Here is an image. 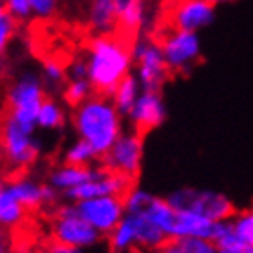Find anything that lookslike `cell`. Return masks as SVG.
I'll list each match as a JSON object with an SVG mask.
<instances>
[{
	"label": "cell",
	"instance_id": "8fae6325",
	"mask_svg": "<svg viewBox=\"0 0 253 253\" xmlns=\"http://www.w3.org/2000/svg\"><path fill=\"white\" fill-rule=\"evenodd\" d=\"M219 222L211 221L208 217L194 213L188 210H175L174 224L170 235H183V237H201L213 241Z\"/></svg>",
	"mask_w": 253,
	"mask_h": 253
},
{
	"label": "cell",
	"instance_id": "3957f363",
	"mask_svg": "<svg viewBox=\"0 0 253 253\" xmlns=\"http://www.w3.org/2000/svg\"><path fill=\"white\" fill-rule=\"evenodd\" d=\"M148 38L161 49L172 74L185 73L199 60V40L194 31L154 26Z\"/></svg>",
	"mask_w": 253,
	"mask_h": 253
},
{
	"label": "cell",
	"instance_id": "d4e9b609",
	"mask_svg": "<svg viewBox=\"0 0 253 253\" xmlns=\"http://www.w3.org/2000/svg\"><path fill=\"white\" fill-rule=\"evenodd\" d=\"M206 2H210V4H221V2H233V0H206Z\"/></svg>",
	"mask_w": 253,
	"mask_h": 253
},
{
	"label": "cell",
	"instance_id": "484cf974",
	"mask_svg": "<svg viewBox=\"0 0 253 253\" xmlns=\"http://www.w3.org/2000/svg\"><path fill=\"white\" fill-rule=\"evenodd\" d=\"M219 253H228V252H222V250H219Z\"/></svg>",
	"mask_w": 253,
	"mask_h": 253
},
{
	"label": "cell",
	"instance_id": "7402d4cb",
	"mask_svg": "<svg viewBox=\"0 0 253 253\" xmlns=\"http://www.w3.org/2000/svg\"><path fill=\"white\" fill-rule=\"evenodd\" d=\"M4 2H5V9H7V13L15 16L20 24L26 20V18H29V15L33 13L29 0H4Z\"/></svg>",
	"mask_w": 253,
	"mask_h": 253
},
{
	"label": "cell",
	"instance_id": "9c48e42d",
	"mask_svg": "<svg viewBox=\"0 0 253 253\" xmlns=\"http://www.w3.org/2000/svg\"><path fill=\"white\" fill-rule=\"evenodd\" d=\"M125 210V205L114 195H103L94 199H85L78 205L80 217L92 224L101 232H112L120 224L122 211Z\"/></svg>",
	"mask_w": 253,
	"mask_h": 253
},
{
	"label": "cell",
	"instance_id": "5b68a950",
	"mask_svg": "<svg viewBox=\"0 0 253 253\" xmlns=\"http://www.w3.org/2000/svg\"><path fill=\"white\" fill-rule=\"evenodd\" d=\"M45 90L35 76H26L18 84L9 87L2 105L5 111L11 112L26 130L33 132V125L38 122V112L45 98Z\"/></svg>",
	"mask_w": 253,
	"mask_h": 253
},
{
	"label": "cell",
	"instance_id": "cb8c5ba5",
	"mask_svg": "<svg viewBox=\"0 0 253 253\" xmlns=\"http://www.w3.org/2000/svg\"><path fill=\"white\" fill-rule=\"evenodd\" d=\"M7 246H9V237H0V253H5Z\"/></svg>",
	"mask_w": 253,
	"mask_h": 253
},
{
	"label": "cell",
	"instance_id": "44dd1931",
	"mask_svg": "<svg viewBox=\"0 0 253 253\" xmlns=\"http://www.w3.org/2000/svg\"><path fill=\"white\" fill-rule=\"evenodd\" d=\"M235 233L243 239L244 243L253 246V211H244L239 213L235 222H233Z\"/></svg>",
	"mask_w": 253,
	"mask_h": 253
},
{
	"label": "cell",
	"instance_id": "6da1fadb",
	"mask_svg": "<svg viewBox=\"0 0 253 253\" xmlns=\"http://www.w3.org/2000/svg\"><path fill=\"white\" fill-rule=\"evenodd\" d=\"M139 40L120 31L96 35L87 40L90 94L112 96L118 84L128 74V65Z\"/></svg>",
	"mask_w": 253,
	"mask_h": 253
},
{
	"label": "cell",
	"instance_id": "ffe728a7",
	"mask_svg": "<svg viewBox=\"0 0 253 253\" xmlns=\"http://www.w3.org/2000/svg\"><path fill=\"white\" fill-rule=\"evenodd\" d=\"M18 27H20V22L16 20L13 15L4 13V15L0 16V56L4 54L7 43H9L11 38L15 37V33L18 31Z\"/></svg>",
	"mask_w": 253,
	"mask_h": 253
},
{
	"label": "cell",
	"instance_id": "603a6c76",
	"mask_svg": "<svg viewBox=\"0 0 253 253\" xmlns=\"http://www.w3.org/2000/svg\"><path fill=\"white\" fill-rule=\"evenodd\" d=\"M31 4L33 13L38 16V18H49L56 13L60 5V0H29Z\"/></svg>",
	"mask_w": 253,
	"mask_h": 253
},
{
	"label": "cell",
	"instance_id": "7a4b0ae2",
	"mask_svg": "<svg viewBox=\"0 0 253 253\" xmlns=\"http://www.w3.org/2000/svg\"><path fill=\"white\" fill-rule=\"evenodd\" d=\"M73 122L82 139L92 145L101 158L120 139V116L112 96L89 94V98L74 109Z\"/></svg>",
	"mask_w": 253,
	"mask_h": 253
},
{
	"label": "cell",
	"instance_id": "d6986e66",
	"mask_svg": "<svg viewBox=\"0 0 253 253\" xmlns=\"http://www.w3.org/2000/svg\"><path fill=\"white\" fill-rule=\"evenodd\" d=\"M92 158L98 159V154L94 152V148H92L90 143L82 139V141L76 143V145L67 152L65 165H73V167H89V161Z\"/></svg>",
	"mask_w": 253,
	"mask_h": 253
},
{
	"label": "cell",
	"instance_id": "9a60e30c",
	"mask_svg": "<svg viewBox=\"0 0 253 253\" xmlns=\"http://www.w3.org/2000/svg\"><path fill=\"white\" fill-rule=\"evenodd\" d=\"M98 177L96 172H92L90 167H73V165H63V169L54 172L51 175V183L60 188H73L76 185L87 183V181Z\"/></svg>",
	"mask_w": 253,
	"mask_h": 253
},
{
	"label": "cell",
	"instance_id": "277c9868",
	"mask_svg": "<svg viewBox=\"0 0 253 253\" xmlns=\"http://www.w3.org/2000/svg\"><path fill=\"white\" fill-rule=\"evenodd\" d=\"M213 20V4L206 0H163L154 26L197 31Z\"/></svg>",
	"mask_w": 253,
	"mask_h": 253
},
{
	"label": "cell",
	"instance_id": "e0dca14e",
	"mask_svg": "<svg viewBox=\"0 0 253 253\" xmlns=\"http://www.w3.org/2000/svg\"><path fill=\"white\" fill-rule=\"evenodd\" d=\"M90 94V84L89 80H71L69 84H65L63 89V100L69 107H80Z\"/></svg>",
	"mask_w": 253,
	"mask_h": 253
},
{
	"label": "cell",
	"instance_id": "30bf717a",
	"mask_svg": "<svg viewBox=\"0 0 253 253\" xmlns=\"http://www.w3.org/2000/svg\"><path fill=\"white\" fill-rule=\"evenodd\" d=\"M132 118H134V132L132 134L145 141V137L163 122L165 118L161 92L147 90L137 100L136 107L132 109Z\"/></svg>",
	"mask_w": 253,
	"mask_h": 253
},
{
	"label": "cell",
	"instance_id": "5bb4252c",
	"mask_svg": "<svg viewBox=\"0 0 253 253\" xmlns=\"http://www.w3.org/2000/svg\"><path fill=\"white\" fill-rule=\"evenodd\" d=\"M26 215H35V213H29L15 197L11 186L0 179V226L9 230Z\"/></svg>",
	"mask_w": 253,
	"mask_h": 253
},
{
	"label": "cell",
	"instance_id": "7c38bea8",
	"mask_svg": "<svg viewBox=\"0 0 253 253\" xmlns=\"http://www.w3.org/2000/svg\"><path fill=\"white\" fill-rule=\"evenodd\" d=\"M156 253H217V246L208 239L167 235L165 241L154 250Z\"/></svg>",
	"mask_w": 253,
	"mask_h": 253
},
{
	"label": "cell",
	"instance_id": "8992f818",
	"mask_svg": "<svg viewBox=\"0 0 253 253\" xmlns=\"http://www.w3.org/2000/svg\"><path fill=\"white\" fill-rule=\"evenodd\" d=\"M169 203L175 210H188L199 215H205L215 222L226 221L230 217L237 215L232 201L221 194L213 192H199V190L185 188L170 195Z\"/></svg>",
	"mask_w": 253,
	"mask_h": 253
},
{
	"label": "cell",
	"instance_id": "52a82bcc",
	"mask_svg": "<svg viewBox=\"0 0 253 253\" xmlns=\"http://www.w3.org/2000/svg\"><path fill=\"white\" fill-rule=\"evenodd\" d=\"M143 139L137 136L120 137L101 158H98V169L103 172L122 174L132 179H139L141 170Z\"/></svg>",
	"mask_w": 253,
	"mask_h": 253
},
{
	"label": "cell",
	"instance_id": "4fadbf2b",
	"mask_svg": "<svg viewBox=\"0 0 253 253\" xmlns=\"http://www.w3.org/2000/svg\"><path fill=\"white\" fill-rule=\"evenodd\" d=\"M89 22L96 35H107L114 31L118 24L116 0H90Z\"/></svg>",
	"mask_w": 253,
	"mask_h": 253
},
{
	"label": "cell",
	"instance_id": "ba28073f",
	"mask_svg": "<svg viewBox=\"0 0 253 253\" xmlns=\"http://www.w3.org/2000/svg\"><path fill=\"white\" fill-rule=\"evenodd\" d=\"M134 60L137 63V69H139V76H141V82L145 85V90L161 92L165 82L174 76L163 53H161V49L150 38L137 42L136 51H134Z\"/></svg>",
	"mask_w": 253,
	"mask_h": 253
},
{
	"label": "cell",
	"instance_id": "ac0fdd59",
	"mask_svg": "<svg viewBox=\"0 0 253 253\" xmlns=\"http://www.w3.org/2000/svg\"><path fill=\"white\" fill-rule=\"evenodd\" d=\"M38 123L42 126H47V128H53V126H60L63 123V114L58 109V105L53 101L51 96H45L42 101V107H40V112H38Z\"/></svg>",
	"mask_w": 253,
	"mask_h": 253
},
{
	"label": "cell",
	"instance_id": "2e32d148",
	"mask_svg": "<svg viewBox=\"0 0 253 253\" xmlns=\"http://www.w3.org/2000/svg\"><path fill=\"white\" fill-rule=\"evenodd\" d=\"M134 98H136V82L130 74H126L125 78L118 84L116 90L112 94V100H114V105L120 112H132Z\"/></svg>",
	"mask_w": 253,
	"mask_h": 253
}]
</instances>
